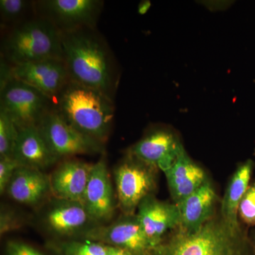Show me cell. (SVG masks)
Instances as JSON below:
<instances>
[{"instance_id":"1","label":"cell","mask_w":255,"mask_h":255,"mask_svg":"<svg viewBox=\"0 0 255 255\" xmlns=\"http://www.w3.org/2000/svg\"><path fill=\"white\" fill-rule=\"evenodd\" d=\"M61 38L71 81L112 99L117 81L112 54L105 42L90 28L61 31Z\"/></svg>"},{"instance_id":"2","label":"cell","mask_w":255,"mask_h":255,"mask_svg":"<svg viewBox=\"0 0 255 255\" xmlns=\"http://www.w3.org/2000/svg\"><path fill=\"white\" fill-rule=\"evenodd\" d=\"M57 99V112L71 127L97 141L107 140L114 117L112 99L73 81Z\"/></svg>"},{"instance_id":"3","label":"cell","mask_w":255,"mask_h":255,"mask_svg":"<svg viewBox=\"0 0 255 255\" xmlns=\"http://www.w3.org/2000/svg\"><path fill=\"white\" fill-rule=\"evenodd\" d=\"M5 60L12 65L49 59L64 60L61 31L48 18L15 28L4 43Z\"/></svg>"},{"instance_id":"4","label":"cell","mask_w":255,"mask_h":255,"mask_svg":"<svg viewBox=\"0 0 255 255\" xmlns=\"http://www.w3.org/2000/svg\"><path fill=\"white\" fill-rule=\"evenodd\" d=\"M241 231L222 219H210L192 232L181 230L162 248L161 255H242Z\"/></svg>"},{"instance_id":"5","label":"cell","mask_w":255,"mask_h":255,"mask_svg":"<svg viewBox=\"0 0 255 255\" xmlns=\"http://www.w3.org/2000/svg\"><path fill=\"white\" fill-rule=\"evenodd\" d=\"M50 100L39 90L16 79L0 90V108L6 112L18 128L38 126L51 110Z\"/></svg>"},{"instance_id":"6","label":"cell","mask_w":255,"mask_h":255,"mask_svg":"<svg viewBox=\"0 0 255 255\" xmlns=\"http://www.w3.org/2000/svg\"><path fill=\"white\" fill-rule=\"evenodd\" d=\"M37 127L58 159L82 154L100 153L103 150L102 142L74 128L56 110L47 113Z\"/></svg>"},{"instance_id":"7","label":"cell","mask_w":255,"mask_h":255,"mask_svg":"<svg viewBox=\"0 0 255 255\" xmlns=\"http://www.w3.org/2000/svg\"><path fill=\"white\" fill-rule=\"evenodd\" d=\"M153 168L131 155L116 169L119 205L126 215H133L142 200L152 195L156 185Z\"/></svg>"},{"instance_id":"8","label":"cell","mask_w":255,"mask_h":255,"mask_svg":"<svg viewBox=\"0 0 255 255\" xmlns=\"http://www.w3.org/2000/svg\"><path fill=\"white\" fill-rule=\"evenodd\" d=\"M14 78L39 90L50 99L58 97L71 81L65 60L49 59L12 65Z\"/></svg>"},{"instance_id":"9","label":"cell","mask_w":255,"mask_h":255,"mask_svg":"<svg viewBox=\"0 0 255 255\" xmlns=\"http://www.w3.org/2000/svg\"><path fill=\"white\" fill-rule=\"evenodd\" d=\"M86 236L95 242L127 250L132 255H146L152 247L142 231L136 215H126L108 226L88 230Z\"/></svg>"},{"instance_id":"10","label":"cell","mask_w":255,"mask_h":255,"mask_svg":"<svg viewBox=\"0 0 255 255\" xmlns=\"http://www.w3.org/2000/svg\"><path fill=\"white\" fill-rule=\"evenodd\" d=\"M48 19L60 31L93 28L102 9L97 0H47L42 1Z\"/></svg>"},{"instance_id":"11","label":"cell","mask_w":255,"mask_h":255,"mask_svg":"<svg viewBox=\"0 0 255 255\" xmlns=\"http://www.w3.org/2000/svg\"><path fill=\"white\" fill-rule=\"evenodd\" d=\"M137 210V219L153 248H157L169 230L180 225L177 204L159 201L152 195L143 199Z\"/></svg>"},{"instance_id":"12","label":"cell","mask_w":255,"mask_h":255,"mask_svg":"<svg viewBox=\"0 0 255 255\" xmlns=\"http://www.w3.org/2000/svg\"><path fill=\"white\" fill-rule=\"evenodd\" d=\"M82 204L94 221H108L113 216V188L104 159L92 164Z\"/></svg>"},{"instance_id":"13","label":"cell","mask_w":255,"mask_h":255,"mask_svg":"<svg viewBox=\"0 0 255 255\" xmlns=\"http://www.w3.org/2000/svg\"><path fill=\"white\" fill-rule=\"evenodd\" d=\"M183 149L184 147L172 132L160 129L137 142L130 152L135 158L164 172L174 164Z\"/></svg>"},{"instance_id":"14","label":"cell","mask_w":255,"mask_h":255,"mask_svg":"<svg viewBox=\"0 0 255 255\" xmlns=\"http://www.w3.org/2000/svg\"><path fill=\"white\" fill-rule=\"evenodd\" d=\"M92 164L79 160L65 161L50 176L52 194L55 199L82 203Z\"/></svg>"},{"instance_id":"15","label":"cell","mask_w":255,"mask_h":255,"mask_svg":"<svg viewBox=\"0 0 255 255\" xmlns=\"http://www.w3.org/2000/svg\"><path fill=\"white\" fill-rule=\"evenodd\" d=\"M13 157L21 166L41 171L59 159L48 147L37 126L19 128Z\"/></svg>"},{"instance_id":"16","label":"cell","mask_w":255,"mask_h":255,"mask_svg":"<svg viewBox=\"0 0 255 255\" xmlns=\"http://www.w3.org/2000/svg\"><path fill=\"white\" fill-rule=\"evenodd\" d=\"M6 193L19 204L37 205L52 194L50 176L39 169L20 166L8 184Z\"/></svg>"},{"instance_id":"17","label":"cell","mask_w":255,"mask_h":255,"mask_svg":"<svg viewBox=\"0 0 255 255\" xmlns=\"http://www.w3.org/2000/svg\"><path fill=\"white\" fill-rule=\"evenodd\" d=\"M164 172L174 204L184 200L208 180L204 169L189 157L184 149Z\"/></svg>"},{"instance_id":"18","label":"cell","mask_w":255,"mask_h":255,"mask_svg":"<svg viewBox=\"0 0 255 255\" xmlns=\"http://www.w3.org/2000/svg\"><path fill=\"white\" fill-rule=\"evenodd\" d=\"M50 231L58 235H71L86 227L92 220L82 203L55 199L45 216Z\"/></svg>"},{"instance_id":"19","label":"cell","mask_w":255,"mask_h":255,"mask_svg":"<svg viewBox=\"0 0 255 255\" xmlns=\"http://www.w3.org/2000/svg\"><path fill=\"white\" fill-rule=\"evenodd\" d=\"M216 192L209 181L197 190L177 204L180 216L182 231L192 232L200 228L211 219Z\"/></svg>"},{"instance_id":"20","label":"cell","mask_w":255,"mask_h":255,"mask_svg":"<svg viewBox=\"0 0 255 255\" xmlns=\"http://www.w3.org/2000/svg\"><path fill=\"white\" fill-rule=\"evenodd\" d=\"M253 161L249 159L238 167L231 178L221 205L222 219L228 226L240 229L238 221V209L242 199L249 188L253 173Z\"/></svg>"},{"instance_id":"21","label":"cell","mask_w":255,"mask_h":255,"mask_svg":"<svg viewBox=\"0 0 255 255\" xmlns=\"http://www.w3.org/2000/svg\"><path fill=\"white\" fill-rule=\"evenodd\" d=\"M18 130L14 121L0 108V157H13Z\"/></svg>"},{"instance_id":"22","label":"cell","mask_w":255,"mask_h":255,"mask_svg":"<svg viewBox=\"0 0 255 255\" xmlns=\"http://www.w3.org/2000/svg\"><path fill=\"white\" fill-rule=\"evenodd\" d=\"M110 246L99 242L70 243L66 247L67 255H107Z\"/></svg>"},{"instance_id":"23","label":"cell","mask_w":255,"mask_h":255,"mask_svg":"<svg viewBox=\"0 0 255 255\" xmlns=\"http://www.w3.org/2000/svg\"><path fill=\"white\" fill-rule=\"evenodd\" d=\"M28 1L25 0H1L0 14L4 21L18 19L28 9Z\"/></svg>"},{"instance_id":"24","label":"cell","mask_w":255,"mask_h":255,"mask_svg":"<svg viewBox=\"0 0 255 255\" xmlns=\"http://www.w3.org/2000/svg\"><path fill=\"white\" fill-rule=\"evenodd\" d=\"M238 214L247 224L255 225V183L248 188L242 199Z\"/></svg>"},{"instance_id":"25","label":"cell","mask_w":255,"mask_h":255,"mask_svg":"<svg viewBox=\"0 0 255 255\" xmlns=\"http://www.w3.org/2000/svg\"><path fill=\"white\" fill-rule=\"evenodd\" d=\"M20 164L14 157H0V193L6 192L8 184Z\"/></svg>"},{"instance_id":"26","label":"cell","mask_w":255,"mask_h":255,"mask_svg":"<svg viewBox=\"0 0 255 255\" xmlns=\"http://www.w3.org/2000/svg\"><path fill=\"white\" fill-rule=\"evenodd\" d=\"M18 226V219L15 216L14 213L11 212L9 210H1V217H0L1 235L16 229Z\"/></svg>"},{"instance_id":"27","label":"cell","mask_w":255,"mask_h":255,"mask_svg":"<svg viewBox=\"0 0 255 255\" xmlns=\"http://www.w3.org/2000/svg\"><path fill=\"white\" fill-rule=\"evenodd\" d=\"M7 255H43L31 247L18 242H10L6 247Z\"/></svg>"},{"instance_id":"28","label":"cell","mask_w":255,"mask_h":255,"mask_svg":"<svg viewBox=\"0 0 255 255\" xmlns=\"http://www.w3.org/2000/svg\"><path fill=\"white\" fill-rule=\"evenodd\" d=\"M107 255H132L127 250L123 248H117V247L110 246L108 253Z\"/></svg>"},{"instance_id":"29","label":"cell","mask_w":255,"mask_h":255,"mask_svg":"<svg viewBox=\"0 0 255 255\" xmlns=\"http://www.w3.org/2000/svg\"><path fill=\"white\" fill-rule=\"evenodd\" d=\"M150 2L142 3V4H140V6H139V12H140V14H145L147 10L150 7Z\"/></svg>"}]
</instances>
